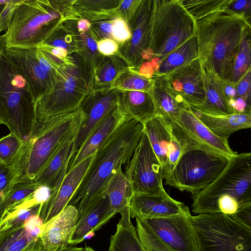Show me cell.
Segmentation results:
<instances>
[{
	"instance_id": "obj_22",
	"label": "cell",
	"mask_w": 251,
	"mask_h": 251,
	"mask_svg": "<svg viewBox=\"0 0 251 251\" xmlns=\"http://www.w3.org/2000/svg\"><path fill=\"white\" fill-rule=\"evenodd\" d=\"M43 229L24 224L0 232V251H45L40 236Z\"/></svg>"
},
{
	"instance_id": "obj_47",
	"label": "cell",
	"mask_w": 251,
	"mask_h": 251,
	"mask_svg": "<svg viewBox=\"0 0 251 251\" xmlns=\"http://www.w3.org/2000/svg\"><path fill=\"white\" fill-rule=\"evenodd\" d=\"M101 30L106 33H112V24L110 23H104L100 26Z\"/></svg>"
},
{
	"instance_id": "obj_21",
	"label": "cell",
	"mask_w": 251,
	"mask_h": 251,
	"mask_svg": "<svg viewBox=\"0 0 251 251\" xmlns=\"http://www.w3.org/2000/svg\"><path fill=\"white\" fill-rule=\"evenodd\" d=\"M152 85L150 93L156 115L166 120L178 118L180 111L188 105L168 85L165 75L154 74L151 76Z\"/></svg>"
},
{
	"instance_id": "obj_29",
	"label": "cell",
	"mask_w": 251,
	"mask_h": 251,
	"mask_svg": "<svg viewBox=\"0 0 251 251\" xmlns=\"http://www.w3.org/2000/svg\"><path fill=\"white\" fill-rule=\"evenodd\" d=\"M199 57L195 36L175 49L157 64L154 74L165 75Z\"/></svg>"
},
{
	"instance_id": "obj_3",
	"label": "cell",
	"mask_w": 251,
	"mask_h": 251,
	"mask_svg": "<svg viewBox=\"0 0 251 251\" xmlns=\"http://www.w3.org/2000/svg\"><path fill=\"white\" fill-rule=\"evenodd\" d=\"M251 204V153H237L209 185L193 195L196 214L223 213L233 218Z\"/></svg>"
},
{
	"instance_id": "obj_40",
	"label": "cell",
	"mask_w": 251,
	"mask_h": 251,
	"mask_svg": "<svg viewBox=\"0 0 251 251\" xmlns=\"http://www.w3.org/2000/svg\"><path fill=\"white\" fill-rule=\"evenodd\" d=\"M225 8L233 13L244 16L251 23V0H229Z\"/></svg>"
},
{
	"instance_id": "obj_13",
	"label": "cell",
	"mask_w": 251,
	"mask_h": 251,
	"mask_svg": "<svg viewBox=\"0 0 251 251\" xmlns=\"http://www.w3.org/2000/svg\"><path fill=\"white\" fill-rule=\"evenodd\" d=\"M35 49H5L2 54L26 80L37 103L51 91L53 77L40 67Z\"/></svg>"
},
{
	"instance_id": "obj_50",
	"label": "cell",
	"mask_w": 251,
	"mask_h": 251,
	"mask_svg": "<svg viewBox=\"0 0 251 251\" xmlns=\"http://www.w3.org/2000/svg\"><path fill=\"white\" fill-rule=\"evenodd\" d=\"M6 48L5 38L3 34L0 33V55L3 52Z\"/></svg>"
},
{
	"instance_id": "obj_34",
	"label": "cell",
	"mask_w": 251,
	"mask_h": 251,
	"mask_svg": "<svg viewBox=\"0 0 251 251\" xmlns=\"http://www.w3.org/2000/svg\"><path fill=\"white\" fill-rule=\"evenodd\" d=\"M23 143L10 133L0 138V163L5 166L11 165L17 158Z\"/></svg>"
},
{
	"instance_id": "obj_27",
	"label": "cell",
	"mask_w": 251,
	"mask_h": 251,
	"mask_svg": "<svg viewBox=\"0 0 251 251\" xmlns=\"http://www.w3.org/2000/svg\"><path fill=\"white\" fill-rule=\"evenodd\" d=\"M112 209L121 214V219L130 220L129 203L133 192L131 185L120 166L113 173L105 188Z\"/></svg>"
},
{
	"instance_id": "obj_11",
	"label": "cell",
	"mask_w": 251,
	"mask_h": 251,
	"mask_svg": "<svg viewBox=\"0 0 251 251\" xmlns=\"http://www.w3.org/2000/svg\"><path fill=\"white\" fill-rule=\"evenodd\" d=\"M124 174L133 195H168L162 184L164 176L161 165L144 130Z\"/></svg>"
},
{
	"instance_id": "obj_20",
	"label": "cell",
	"mask_w": 251,
	"mask_h": 251,
	"mask_svg": "<svg viewBox=\"0 0 251 251\" xmlns=\"http://www.w3.org/2000/svg\"><path fill=\"white\" fill-rule=\"evenodd\" d=\"M116 214L105 194L78 218L69 245L82 242L87 235L100 229Z\"/></svg>"
},
{
	"instance_id": "obj_30",
	"label": "cell",
	"mask_w": 251,
	"mask_h": 251,
	"mask_svg": "<svg viewBox=\"0 0 251 251\" xmlns=\"http://www.w3.org/2000/svg\"><path fill=\"white\" fill-rule=\"evenodd\" d=\"M108 251H146L130 220H119L110 238Z\"/></svg>"
},
{
	"instance_id": "obj_37",
	"label": "cell",
	"mask_w": 251,
	"mask_h": 251,
	"mask_svg": "<svg viewBox=\"0 0 251 251\" xmlns=\"http://www.w3.org/2000/svg\"><path fill=\"white\" fill-rule=\"evenodd\" d=\"M152 85L151 77L135 75L126 79L123 87L127 89L142 91L150 93Z\"/></svg>"
},
{
	"instance_id": "obj_38",
	"label": "cell",
	"mask_w": 251,
	"mask_h": 251,
	"mask_svg": "<svg viewBox=\"0 0 251 251\" xmlns=\"http://www.w3.org/2000/svg\"><path fill=\"white\" fill-rule=\"evenodd\" d=\"M22 0H5L0 11V33L6 31L11 23L15 11Z\"/></svg>"
},
{
	"instance_id": "obj_14",
	"label": "cell",
	"mask_w": 251,
	"mask_h": 251,
	"mask_svg": "<svg viewBox=\"0 0 251 251\" xmlns=\"http://www.w3.org/2000/svg\"><path fill=\"white\" fill-rule=\"evenodd\" d=\"M170 87L190 106L201 105L205 99L200 58L194 59L165 75Z\"/></svg>"
},
{
	"instance_id": "obj_55",
	"label": "cell",
	"mask_w": 251,
	"mask_h": 251,
	"mask_svg": "<svg viewBox=\"0 0 251 251\" xmlns=\"http://www.w3.org/2000/svg\"><path fill=\"white\" fill-rule=\"evenodd\" d=\"M4 4H2V3H1V1H0V7L2 6Z\"/></svg>"
},
{
	"instance_id": "obj_56",
	"label": "cell",
	"mask_w": 251,
	"mask_h": 251,
	"mask_svg": "<svg viewBox=\"0 0 251 251\" xmlns=\"http://www.w3.org/2000/svg\"><path fill=\"white\" fill-rule=\"evenodd\" d=\"M2 124V121H1V119H0V125L1 124Z\"/></svg>"
},
{
	"instance_id": "obj_49",
	"label": "cell",
	"mask_w": 251,
	"mask_h": 251,
	"mask_svg": "<svg viewBox=\"0 0 251 251\" xmlns=\"http://www.w3.org/2000/svg\"><path fill=\"white\" fill-rule=\"evenodd\" d=\"M89 23L85 20H81L78 23V28L80 31L86 30L89 27Z\"/></svg>"
},
{
	"instance_id": "obj_42",
	"label": "cell",
	"mask_w": 251,
	"mask_h": 251,
	"mask_svg": "<svg viewBox=\"0 0 251 251\" xmlns=\"http://www.w3.org/2000/svg\"><path fill=\"white\" fill-rule=\"evenodd\" d=\"M97 45L100 51L105 55L113 53L116 51L118 48L115 42L109 39L102 40Z\"/></svg>"
},
{
	"instance_id": "obj_16",
	"label": "cell",
	"mask_w": 251,
	"mask_h": 251,
	"mask_svg": "<svg viewBox=\"0 0 251 251\" xmlns=\"http://www.w3.org/2000/svg\"><path fill=\"white\" fill-rule=\"evenodd\" d=\"M189 208L169 195L134 194L130 201V217L151 219L168 217L183 213Z\"/></svg>"
},
{
	"instance_id": "obj_2",
	"label": "cell",
	"mask_w": 251,
	"mask_h": 251,
	"mask_svg": "<svg viewBox=\"0 0 251 251\" xmlns=\"http://www.w3.org/2000/svg\"><path fill=\"white\" fill-rule=\"evenodd\" d=\"M251 27L244 16L226 8L195 21L199 57L222 80L229 81L241 42Z\"/></svg>"
},
{
	"instance_id": "obj_36",
	"label": "cell",
	"mask_w": 251,
	"mask_h": 251,
	"mask_svg": "<svg viewBox=\"0 0 251 251\" xmlns=\"http://www.w3.org/2000/svg\"><path fill=\"white\" fill-rule=\"evenodd\" d=\"M186 151V149L183 143L173 133L171 129V141L168 154L169 175L180 157Z\"/></svg>"
},
{
	"instance_id": "obj_1",
	"label": "cell",
	"mask_w": 251,
	"mask_h": 251,
	"mask_svg": "<svg viewBox=\"0 0 251 251\" xmlns=\"http://www.w3.org/2000/svg\"><path fill=\"white\" fill-rule=\"evenodd\" d=\"M143 131L142 124L133 119L125 118L98 148L67 204L75 208L78 218L105 195L110 178L118 167L129 162Z\"/></svg>"
},
{
	"instance_id": "obj_17",
	"label": "cell",
	"mask_w": 251,
	"mask_h": 251,
	"mask_svg": "<svg viewBox=\"0 0 251 251\" xmlns=\"http://www.w3.org/2000/svg\"><path fill=\"white\" fill-rule=\"evenodd\" d=\"M78 219L75 207L67 205L45 225L41 234L45 251H54L69 246Z\"/></svg>"
},
{
	"instance_id": "obj_43",
	"label": "cell",
	"mask_w": 251,
	"mask_h": 251,
	"mask_svg": "<svg viewBox=\"0 0 251 251\" xmlns=\"http://www.w3.org/2000/svg\"><path fill=\"white\" fill-rule=\"evenodd\" d=\"M36 56L40 67L45 71L53 77L54 70L51 64L43 55L40 50L38 48L35 49Z\"/></svg>"
},
{
	"instance_id": "obj_28",
	"label": "cell",
	"mask_w": 251,
	"mask_h": 251,
	"mask_svg": "<svg viewBox=\"0 0 251 251\" xmlns=\"http://www.w3.org/2000/svg\"><path fill=\"white\" fill-rule=\"evenodd\" d=\"M117 108L124 118L135 119L143 126L156 115L151 96L142 91H131L127 98L118 102Z\"/></svg>"
},
{
	"instance_id": "obj_35",
	"label": "cell",
	"mask_w": 251,
	"mask_h": 251,
	"mask_svg": "<svg viewBox=\"0 0 251 251\" xmlns=\"http://www.w3.org/2000/svg\"><path fill=\"white\" fill-rule=\"evenodd\" d=\"M18 177L13 167L0 163V204L17 183Z\"/></svg>"
},
{
	"instance_id": "obj_19",
	"label": "cell",
	"mask_w": 251,
	"mask_h": 251,
	"mask_svg": "<svg viewBox=\"0 0 251 251\" xmlns=\"http://www.w3.org/2000/svg\"><path fill=\"white\" fill-rule=\"evenodd\" d=\"M125 119L118 111L117 106L106 115L95 126L84 143L72 157L67 172L93 155Z\"/></svg>"
},
{
	"instance_id": "obj_48",
	"label": "cell",
	"mask_w": 251,
	"mask_h": 251,
	"mask_svg": "<svg viewBox=\"0 0 251 251\" xmlns=\"http://www.w3.org/2000/svg\"><path fill=\"white\" fill-rule=\"evenodd\" d=\"M87 44L89 48L92 51H95L98 49V45L96 41L91 38H88L87 40Z\"/></svg>"
},
{
	"instance_id": "obj_9",
	"label": "cell",
	"mask_w": 251,
	"mask_h": 251,
	"mask_svg": "<svg viewBox=\"0 0 251 251\" xmlns=\"http://www.w3.org/2000/svg\"><path fill=\"white\" fill-rule=\"evenodd\" d=\"M199 251H251V228L223 213L190 216Z\"/></svg>"
},
{
	"instance_id": "obj_39",
	"label": "cell",
	"mask_w": 251,
	"mask_h": 251,
	"mask_svg": "<svg viewBox=\"0 0 251 251\" xmlns=\"http://www.w3.org/2000/svg\"><path fill=\"white\" fill-rule=\"evenodd\" d=\"M237 97L244 100L251 105V69H250L235 86Z\"/></svg>"
},
{
	"instance_id": "obj_26",
	"label": "cell",
	"mask_w": 251,
	"mask_h": 251,
	"mask_svg": "<svg viewBox=\"0 0 251 251\" xmlns=\"http://www.w3.org/2000/svg\"><path fill=\"white\" fill-rule=\"evenodd\" d=\"M144 130L163 169L165 178L169 174V149L171 141V128L162 117L156 115L144 125Z\"/></svg>"
},
{
	"instance_id": "obj_7",
	"label": "cell",
	"mask_w": 251,
	"mask_h": 251,
	"mask_svg": "<svg viewBox=\"0 0 251 251\" xmlns=\"http://www.w3.org/2000/svg\"><path fill=\"white\" fill-rule=\"evenodd\" d=\"M189 209L175 216L135 218L139 240L146 251H199Z\"/></svg>"
},
{
	"instance_id": "obj_44",
	"label": "cell",
	"mask_w": 251,
	"mask_h": 251,
	"mask_svg": "<svg viewBox=\"0 0 251 251\" xmlns=\"http://www.w3.org/2000/svg\"><path fill=\"white\" fill-rule=\"evenodd\" d=\"M223 87L225 96L228 100H234L237 98L235 86L227 81L223 80Z\"/></svg>"
},
{
	"instance_id": "obj_24",
	"label": "cell",
	"mask_w": 251,
	"mask_h": 251,
	"mask_svg": "<svg viewBox=\"0 0 251 251\" xmlns=\"http://www.w3.org/2000/svg\"><path fill=\"white\" fill-rule=\"evenodd\" d=\"M118 101L112 95L98 98L86 102L80 108L86 115L74 144L75 154L81 147L95 126L116 107Z\"/></svg>"
},
{
	"instance_id": "obj_10",
	"label": "cell",
	"mask_w": 251,
	"mask_h": 251,
	"mask_svg": "<svg viewBox=\"0 0 251 251\" xmlns=\"http://www.w3.org/2000/svg\"><path fill=\"white\" fill-rule=\"evenodd\" d=\"M228 159L225 156L203 150L187 151L165 178L166 184L194 195L218 177Z\"/></svg>"
},
{
	"instance_id": "obj_12",
	"label": "cell",
	"mask_w": 251,
	"mask_h": 251,
	"mask_svg": "<svg viewBox=\"0 0 251 251\" xmlns=\"http://www.w3.org/2000/svg\"><path fill=\"white\" fill-rule=\"evenodd\" d=\"M166 121L173 133L184 145L186 151L201 150L229 158L237 153L231 150L228 140L219 137L206 127L195 115L190 106L180 111L177 119Z\"/></svg>"
},
{
	"instance_id": "obj_41",
	"label": "cell",
	"mask_w": 251,
	"mask_h": 251,
	"mask_svg": "<svg viewBox=\"0 0 251 251\" xmlns=\"http://www.w3.org/2000/svg\"><path fill=\"white\" fill-rule=\"evenodd\" d=\"M112 34L118 41L123 42L130 37L131 34L125 21L122 19H117L112 23Z\"/></svg>"
},
{
	"instance_id": "obj_23",
	"label": "cell",
	"mask_w": 251,
	"mask_h": 251,
	"mask_svg": "<svg viewBox=\"0 0 251 251\" xmlns=\"http://www.w3.org/2000/svg\"><path fill=\"white\" fill-rule=\"evenodd\" d=\"M77 134L69 138L53 155L33 180L39 185H47L53 190L65 176L70 160L74 155V144Z\"/></svg>"
},
{
	"instance_id": "obj_46",
	"label": "cell",
	"mask_w": 251,
	"mask_h": 251,
	"mask_svg": "<svg viewBox=\"0 0 251 251\" xmlns=\"http://www.w3.org/2000/svg\"><path fill=\"white\" fill-rule=\"evenodd\" d=\"M76 86L75 80L73 77L68 78L64 84V88L68 93H71L75 89Z\"/></svg>"
},
{
	"instance_id": "obj_53",
	"label": "cell",
	"mask_w": 251,
	"mask_h": 251,
	"mask_svg": "<svg viewBox=\"0 0 251 251\" xmlns=\"http://www.w3.org/2000/svg\"><path fill=\"white\" fill-rule=\"evenodd\" d=\"M83 251H95L90 247H86L84 248Z\"/></svg>"
},
{
	"instance_id": "obj_5",
	"label": "cell",
	"mask_w": 251,
	"mask_h": 251,
	"mask_svg": "<svg viewBox=\"0 0 251 251\" xmlns=\"http://www.w3.org/2000/svg\"><path fill=\"white\" fill-rule=\"evenodd\" d=\"M36 103L26 80L0 55V118L10 133L27 142L37 122Z\"/></svg>"
},
{
	"instance_id": "obj_4",
	"label": "cell",
	"mask_w": 251,
	"mask_h": 251,
	"mask_svg": "<svg viewBox=\"0 0 251 251\" xmlns=\"http://www.w3.org/2000/svg\"><path fill=\"white\" fill-rule=\"evenodd\" d=\"M85 118L79 108L70 114L37 120L29 140L23 144L11 164L18 177L17 183L33 182L61 146L77 134Z\"/></svg>"
},
{
	"instance_id": "obj_52",
	"label": "cell",
	"mask_w": 251,
	"mask_h": 251,
	"mask_svg": "<svg viewBox=\"0 0 251 251\" xmlns=\"http://www.w3.org/2000/svg\"><path fill=\"white\" fill-rule=\"evenodd\" d=\"M84 248L74 247L73 246H70L67 251H83Z\"/></svg>"
},
{
	"instance_id": "obj_15",
	"label": "cell",
	"mask_w": 251,
	"mask_h": 251,
	"mask_svg": "<svg viewBox=\"0 0 251 251\" xmlns=\"http://www.w3.org/2000/svg\"><path fill=\"white\" fill-rule=\"evenodd\" d=\"M94 154L67 172L61 182L57 184L50 198L43 204L39 217L45 225L59 214L67 205L88 169Z\"/></svg>"
},
{
	"instance_id": "obj_33",
	"label": "cell",
	"mask_w": 251,
	"mask_h": 251,
	"mask_svg": "<svg viewBox=\"0 0 251 251\" xmlns=\"http://www.w3.org/2000/svg\"><path fill=\"white\" fill-rule=\"evenodd\" d=\"M39 186L33 182L16 183L0 204V224L7 211L30 197Z\"/></svg>"
},
{
	"instance_id": "obj_51",
	"label": "cell",
	"mask_w": 251,
	"mask_h": 251,
	"mask_svg": "<svg viewBox=\"0 0 251 251\" xmlns=\"http://www.w3.org/2000/svg\"><path fill=\"white\" fill-rule=\"evenodd\" d=\"M133 2L132 0H124L122 2V7L123 9H127L131 5V3Z\"/></svg>"
},
{
	"instance_id": "obj_31",
	"label": "cell",
	"mask_w": 251,
	"mask_h": 251,
	"mask_svg": "<svg viewBox=\"0 0 251 251\" xmlns=\"http://www.w3.org/2000/svg\"><path fill=\"white\" fill-rule=\"evenodd\" d=\"M251 28L245 32L235 57L230 79L228 81L235 86L247 72L251 69Z\"/></svg>"
},
{
	"instance_id": "obj_25",
	"label": "cell",
	"mask_w": 251,
	"mask_h": 251,
	"mask_svg": "<svg viewBox=\"0 0 251 251\" xmlns=\"http://www.w3.org/2000/svg\"><path fill=\"white\" fill-rule=\"evenodd\" d=\"M198 118L219 137L228 140L234 132L251 127V112L215 116L207 114L191 107Z\"/></svg>"
},
{
	"instance_id": "obj_32",
	"label": "cell",
	"mask_w": 251,
	"mask_h": 251,
	"mask_svg": "<svg viewBox=\"0 0 251 251\" xmlns=\"http://www.w3.org/2000/svg\"><path fill=\"white\" fill-rule=\"evenodd\" d=\"M195 21L225 9L229 0H179Z\"/></svg>"
},
{
	"instance_id": "obj_54",
	"label": "cell",
	"mask_w": 251,
	"mask_h": 251,
	"mask_svg": "<svg viewBox=\"0 0 251 251\" xmlns=\"http://www.w3.org/2000/svg\"><path fill=\"white\" fill-rule=\"evenodd\" d=\"M70 245L61 249H59L54 251H67L69 248Z\"/></svg>"
},
{
	"instance_id": "obj_45",
	"label": "cell",
	"mask_w": 251,
	"mask_h": 251,
	"mask_svg": "<svg viewBox=\"0 0 251 251\" xmlns=\"http://www.w3.org/2000/svg\"><path fill=\"white\" fill-rule=\"evenodd\" d=\"M115 69L113 66H108L101 72L100 78L103 81L109 82L115 77Z\"/></svg>"
},
{
	"instance_id": "obj_6",
	"label": "cell",
	"mask_w": 251,
	"mask_h": 251,
	"mask_svg": "<svg viewBox=\"0 0 251 251\" xmlns=\"http://www.w3.org/2000/svg\"><path fill=\"white\" fill-rule=\"evenodd\" d=\"M150 25L149 49L158 64L195 36V21L179 0H153Z\"/></svg>"
},
{
	"instance_id": "obj_8",
	"label": "cell",
	"mask_w": 251,
	"mask_h": 251,
	"mask_svg": "<svg viewBox=\"0 0 251 251\" xmlns=\"http://www.w3.org/2000/svg\"><path fill=\"white\" fill-rule=\"evenodd\" d=\"M59 16L47 0H22L5 33V49L36 48L45 42Z\"/></svg>"
},
{
	"instance_id": "obj_18",
	"label": "cell",
	"mask_w": 251,
	"mask_h": 251,
	"mask_svg": "<svg viewBox=\"0 0 251 251\" xmlns=\"http://www.w3.org/2000/svg\"><path fill=\"white\" fill-rule=\"evenodd\" d=\"M200 58L205 90V99L201 105L193 108L211 115L221 116L236 113L225 96L223 80L206 61Z\"/></svg>"
}]
</instances>
